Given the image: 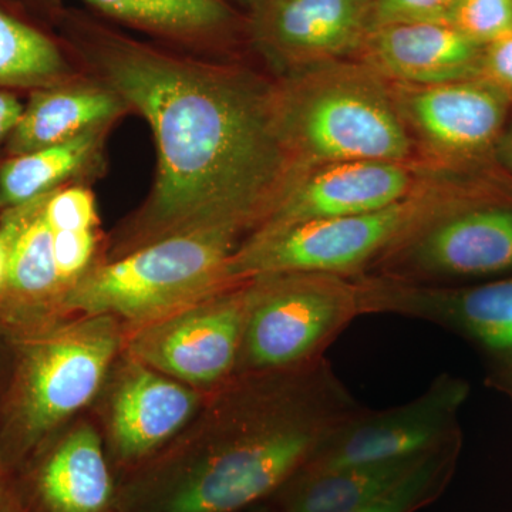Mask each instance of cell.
Here are the masks:
<instances>
[{"instance_id": "1", "label": "cell", "mask_w": 512, "mask_h": 512, "mask_svg": "<svg viewBox=\"0 0 512 512\" xmlns=\"http://www.w3.org/2000/svg\"><path fill=\"white\" fill-rule=\"evenodd\" d=\"M100 63L111 90L150 124L153 192L121 237V256L178 234L261 227L306 173L286 143L278 84L110 40Z\"/></svg>"}, {"instance_id": "2", "label": "cell", "mask_w": 512, "mask_h": 512, "mask_svg": "<svg viewBox=\"0 0 512 512\" xmlns=\"http://www.w3.org/2000/svg\"><path fill=\"white\" fill-rule=\"evenodd\" d=\"M365 406L326 357L244 373L117 488L113 512H244L272 497Z\"/></svg>"}, {"instance_id": "3", "label": "cell", "mask_w": 512, "mask_h": 512, "mask_svg": "<svg viewBox=\"0 0 512 512\" xmlns=\"http://www.w3.org/2000/svg\"><path fill=\"white\" fill-rule=\"evenodd\" d=\"M512 197V180L495 165L443 167L403 200L349 217L262 228L242 239L229 258L231 284L284 272L359 278L451 212Z\"/></svg>"}, {"instance_id": "4", "label": "cell", "mask_w": 512, "mask_h": 512, "mask_svg": "<svg viewBox=\"0 0 512 512\" xmlns=\"http://www.w3.org/2000/svg\"><path fill=\"white\" fill-rule=\"evenodd\" d=\"M13 365L0 397V450L19 470L106 386L123 353L113 316H67L10 336Z\"/></svg>"}, {"instance_id": "5", "label": "cell", "mask_w": 512, "mask_h": 512, "mask_svg": "<svg viewBox=\"0 0 512 512\" xmlns=\"http://www.w3.org/2000/svg\"><path fill=\"white\" fill-rule=\"evenodd\" d=\"M276 84L282 133L305 170L421 158L389 82L357 57L299 67Z\"/></svg>"}, {"instance_id": "6", "label": "cell", "mask_w": 512, "mask_h": 512, "mask_svg": "<svg viewBox=\"0 0 512 512\" xmlns=\"http://www.w3.org/2000/svg\"><path fill=\"white\" fill-rule=\"evenodd\" d=\"M241 241L227 231L158 239L90 268L64 292L60 316H113L124 328L164 318L232 285L227 266Z\"/></svg>"}, {"instance_id": "7", "label": "cell", "mask_w": 512, "mask_h": 512, "mask_svg": "<svg viewBox=\"0 0 512 512\" xmlns=\"http://www.w3.org/2000/svg\"><path fill=\"white\" fill-rule=\"evenodd\" d=\"M249 282L251 308L237 375L318 362L360 316L355 279L346 276L284 272Z\"/></svg>"}, {"instance_id": "8", "label": "cell", "mask_w": 512, "mask_h": 512, "mask_svg": "<svg viewBox=\"0 0 512 512\" xmlns=\"http://www.w3.org/2000/svg\"><path fill=\"white\" fill-rule=\"evenodd\" d=\"M251 308V282H237L146 325L124 328L123 355L211 393L235 375Z\"/></svg>"}, {"instance_id": "9", "label": "cell", "mask_w": 512, "mask_h": 512, "mask_svg": "<svg viewBox=\"0 0 512 512\" xmlns=\"http://www.w3.org/2000/svg\"><path fill=\"white\" fill-rule=\"evenodd\" d=\"M355 279L360 316L423 320L460 336L483 355L488 383L512 384V275L474 285H429L383 275Z\"/></svg>"}, {"instance_id": "10", "label": "cell", "mask_w": 512, "mask_h": 512, "mask_svg": "<svg viewBox=\"0 0 512 512\" xmlns=\"http://www.w3.org/2000/svg\"><path fill=\"white\" fill-rule=\"evenodd\" d=\"M470 390L463 377L443 373L412 402L386 410L365 407L329 437L301 471L421 456L460 439L458 416Z\"/></svg>"}, {"instance_id": "11", "label": "cell", "mask_w": 512, "mask_h": 512, "mask_svg": "<svg viewBox=\"0 0 512 512\" xmlns=\"http://www.w3.org/2000/svg\"><path fill=\"white\" fill-rule=\"evenodd\" d=\"M370 274L429 285L512 275V198L451 212L386 256Z\"/></svg>"}, {"instance_id": "12", "label": "cell", "mask_w": 512, "mask_h": 512, "mask_svg": "<svg viewBox=\"0 0 512 512\" xmlns=\"http://www.w3.org/2000/svg\"><path fill=\"white\" fill-rule=\"evenodd\" d=\"M419 156L451 167L494 164L493 150L512 99L481 79L436 86L389 83Z\"/></svg>"}, {"instance_id": "13", "label": "cell", "mask_w": 512, "mask_h": 512, "mask_svg": "<svg viewBox=\"0 0 512 512\" xmlns=\"http://www.w3.org/2000/svg\"><path fill=\"white\" fill-rule=\"evenodd\" d=\"M107 383V441L111 456L124 466H140L167 447L208 396L124 355Z\"/></svg>"}, {"instance_id": "14", "label": "cell", "mask_w": 512, "mask_h": 512, "mask_svg": "<svg viewBox=\"0 0 512 512\" xmlns=\"http://www.w3.org/2000/svg\"><path fill=\"white\" fill-rule=\"evenodd\" d=\"M443 167L450 165L423 157L413 161H343L313 167L258 229L380 210L412 195Z\"/></svg>"}, {"instance_id": "15", "label": "cell", "mask_w": 512, "mask_h": 512, "mask_svg": "<svg viewBox=\"0 0 512 512\" xmlns=\"http://www.w3.org/2000/svg\"><path fill=\"white\" fill-rule=\"evenodd\" d=\"M372 0H266L254 12L259 47L286 73L359 55Z\"/></svg>"}, {"instance_id": "16", "label": "cell", "mask_w": 512, "mask_h": 512, "mask_svg": "<svg viewBox=\"0 0 512 512\" xmlns=\"http://www.w3.org/2000/svg\"><path fill=\"white\" fill-rule=\"evenodd\" d=\"M47 195L8 208L0 220V238L8 251V272L0 292V328L9 336L62 319L64 288L57 275L53 231L45 218Z\"/></svg>"}, {"instance_id": "17", "label": "cell", "mask_w": 512, "mask_h": 512, "mask_svg": "<svg viewBox=\"0 0 512 512\" xmlns=\"http://www.w3.org/2000/svg\"><path fill=\"white\" fill-rule=\"evenodd\" d=\"M32 512H113L117 488L99 430L64 427L18 470Z\"/></svg>"}, {"instance_id": "18", "label": "cell", "mask_w": 512, "mask_h": 512, "mask_svg": "<svg viewBox=\"0 0 512 512\" xmlns=\"http://www.w3.org/2000/svg\"><path fill=\"white\" fill-rule=\"evenodd\" d=\"M483 52L450 23H420L372 30L357 59L389 83L436 86L478 79Z\"/></svg>"}, {"instance_id": "19", "label": "cell", "mask_w": 512, "mask_h": 512, "mask_svg": "<svg viewBox=\"0 0 512 512\" xmlns=\"http://www.w3.org/2000/svg\"><path fill=\"white\" fill-rule=\"evenodd\" d=\"M430 453L325 471H299L269 501L275 512H346L399 483Z\"/></svg>"}, {"instance_id": "20", "label": "cell", "mask_w": 512, "mask_h": 512, "mask_svg": "<svg viewBox=\"0 0 512 512\" xmlns=\"http://www.w3.org/2000/svg\"><path fill=\"white\" fill-rule=\"evenodd\" d=\"M121 101L113 90L93 87L36 93L10 133V153H32L103 127L123 109Z\"/></svg>"}, {"instance_id": "21", "label": "cell", "mask_w": 512, "mask_h": 512, "mask_svg": "<svg viewBox=\"0 0 512 512\" xmlns=\"http://www.w3.org/2000/svg\"><path fill=\"white\" fill-rule=\"evenodd\" d=\"M101 127L66 143L20 154L0 167V207L15 208L49 194L79 173L100 147Z\"/></svg>"}, {"instance_id": "22", "label": "cell", "mask_w": 512, "mask_h": 512, "mask_svg": "<svg viewBox=\"0 0 512 512\" xmlns=\"http://www.w3.org/2000/svg\"><path fill=\"white\" fill-rule=\"evenodd\" d=\"M107 13L158 32L201 35L222 28L231 12L222 0H84Z\"/></svg>"}, {"instance_id": "23", "label": "cell", "mask_w": 512, "mask_h": 512, "mask_svg": "<svg viewBox=\"0 0 512 512\" xmlns=\"http://www.w3.org/2000/svg\"><path fill=\"white\" fill-rule=\"evenodd\" d=\"M461 450L463 437L431 451L399 483L346 512H419L430 507L456 476Z\"/></svg>"}, {"instance_id": "24", "label": "cell", "mask_w": 512, "mask_h": 512, "mask_svg": "<svg viewBox=\"0 0 512 512\" xmlns=\"http://www.w3.org/2000/svg\"><path fill=\"white\" fill-rule=\"evenodd\" d=\"M63 72L62 55L52 40L0 13V86H37Z\"/></svg>"}, {"instance_id": "25", "label": "cell", "mask_w": 512, "mask_h": 512, "mask_svg": "<svg viewBox=\"0 0 512 512\" xmlns=\"http://www.w3.org/2000/svg\"><path fill=\"white\" fill-rule=\"evenodd\" d=\"M450 25L478 45L512 33V0H458Z\"/></svg>"}, {"instance_id": "26", "label": "cell", "mask_w": 512, "mask_h": 512, "mask_svg": "<svg viewBox=\"0 0 512 512\" xmlns=\"http://www.w3.org/2000/svg\"><path fill=\"white\" fill-rule=\"evenodd\" d=\"M458 0H372L370 32L386 26L450 23Z\"/></svg>"}, {"instance_id": "27", "label": "cell", "mask_w": 512, "mask_h": 512, "mask_svg": "<svg viewBox=\"0 0 512 512\" xmlns=\"http://www.w3.org/2000/svg\"><path fill=\"white\" fill-rule=\"evenodd\" d=\"M45 218L52 231H94L99 224L93 194L82 187L47 195Z\"/></svg>"}, {"instance_id": "28", "label": "cell", "mask_w": 512, "mask_h": 512, "mask_svg": "<svg viewBox=\"0 0 512 512\" xmlns=\"http://www.w3.org/2000/svg\"><path fill=\"white\" fill-rule=\"evenodd\" d=\"M94 249V231H53V254L64 292L89 271Z\"/></svg>"}, {"instance_id": "29", "label": "cell", "mask_w": 512, "mask_h": 512, "mask_svg": "<svg viewBox=\"0 0 512 512\" xmlns=\"http://www.w3.org/2000/svg\"><path fill=\"white\" fill-rule=\"evenodd\" d=\"M480 77L512 99V33L484 46Z\"/></svg>"}, {"instance_id": "30", "label": "cell", "mask_w": 512, "mask_h": 512, "mask_svg": "<svg viewBox=\"0 0 512 512\" xmlns=\"http://www.w3.org/2000/svg\"><path fill=\"white\" fill-rule=\"evenodd\" d=\"M0 512H32L18 470H15L0 450Z\"/></svg>"}, {"instance_id": "31", "label": "cell", "mask_w": 512, "mask_h": 512, "mask_svg": "<svg viewBox=\"0 0 512 512\" xmlns=\"http://www.w3.org/2000/svg\"><path fill=\"white\" fill-rule=\"evenodd\" d=\"M494 164L512 178V113L493 150Z\"/></svg>"}, {"instance_id": "32", "label": "cell", "mask_w": 512, "mask_h": 512, "mask_svg": "<svg viewBox=\"0 0 512 512\" xmlns=\"http://www.w3.org/2000/svg\"><path fill=\"white\" fill-rule=\"evenodd\" d=\"M13 365V345L8 333L0 328V397L8 386Z\"/></svg>"}, {"instance_id": "33", "label": "cell", "mask_w": 512, "mask_h": 512, "mask_svg": "<svg viewBox=\"0 0 512 512\" xmlns=\"http://www.w3.org/2000/svg\"><path fill=\"white\" fill-rule=\"evenodd\" d=\"M22 104L12 94L0 92V121L5 123L18 124L23 113Z\"/></svg>"}, {"instance_id": "34", "label": "cell", "mask_w": 512, "mask_h": 512, "mask_svg": "<svg viewBox=\"0 0 512 512\" xmlns=\"http://www.w3.org/2000/svg\"><path fill=\"white\" fill-rule=\"evenodd\" d=\"M6 272H8V251H6L5 244L0 238V292H2L3 285H5Z\"/></svg>"}, {"instance_id": "35", "label": "cell", "mask_w": 512, "mask_h": 512, "mask_svg": "<svg viewBox=\"0 0 512 512\" xmlns=\"http://www.w3.org/2000/svg\"><path fill=\"white\" fill-rule=\"evenodd\" d=\"M235 2H238L239 5L245 6V8H249L252 12H255V10L264 6L266 0H235Z\"/></svg>"}, {"instance_id": "36", "label": "cell", "mask_w": 512, "mask_h": 512, "mask_svg": "<svg viewBox=\"0 0 512 512\" xmlns=\"http://www.w3.org/2000/svg\"><path fill=\"white\" fill-rule=\"evenodd\" d=\"M13 128H15V124L0 121V140H2L3 137L8 136V134L12 133Z\"/></svg>"}, {"instance_id": "37", "label": "cell", "mask_w": 512, "mask_h": 512, "mask_svg": "<svg viewBox=\"0 0 512 512\" xmlns=\"http://www.w3.org/2000/svg\"><path fill=\"white\" fill-rule=\"evenodd\" d=\"M251 512H275V510L272 507H264V508H258V510L251 511Z\"/></svg>"}, {"instance_id": "38", "label": "cell", "mask_w": 512, "mask_h": 512, "mask_svg": "<svg viewBox=\"0 0 512 512\" xmlns=\"http://www.w3.org/2000/svg\"><path fill=\"white\" fill-rule=\"evenodd\" d=\"M504 393H507V394H508V396H510V397H511V399H512V384H511V386H510V387H508V389H507V390H505V392H504Z\"/></svg>"}]
</instances>
